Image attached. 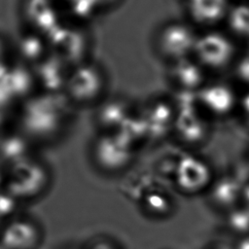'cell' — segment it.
<instances>
[{"label":"cell","mask_w":249,"mask_h":249,"mask_svg":"<svg viewBox=\"0 0 249 249\" xmlns=\"http://www.w3.org/2000/svg\"><path fill=\"white\" fill-rule=\"evenodd\" d=\"M193 54L203 68L219 70L232 60L234 46L231 40L223 33L205 32L197 36Z\"/></svg>","instance_id":"obj_1"},{"label":"cell","mask_w":249,"mask_h":249,"mask_svg":"<svg viewBox=\"0 0 249 249\" xmlns=\"http://www.w3.org/2000/svg\"><path fill=\"white\" fill-rule=\"evenodd\" d=\"M47 173L34 163H17L5 182V190L18 200L37 196L47 185Z\"/></svg>","instance_id":"obj_2"},{"label":"cell","mask_w":249,"mask_h":249,"mask_svg":"<svg viewBox=\"0 0 249 249\" xmlns=\"http://www.w3.org/2000/svg\"><path fill=\"white\" fill-rule=\"evenodd\" d=\"M197 35L183 23H171L160 34L159 45L161 53L174 62L189 57L194 53Z\"/></svg>","instance_id":"obj_3"},{"label":"cell","mask_w":249,"mask_h":249,"mask_svg":"<svg viewBox=\"0 0 249 249\" xmlns=\"http://www.w3.org/2000/svg\"><path fill=\"white\" fill-rule=\"evenodd\" d=\"M0 243L4 249H36L40 243V232L28 221H13L2 229Z\"/></svg>","instance_id":"obj_4"},{"label":"cell","mask_w":249,"mask_h":249,"mask_svg":"<svg viewBox=\"0 0 249 249\" xmlns=\"http://www.w3.org/2000/svg\"><path fill=\"white\" fill-rule=\"evenodd\" d=\"M197 98L200 106L216 116L228 115L236 103L234 92L224 84L203 86L197 91Z\"/></svg>","instance_id":"obj_5"},{"label":"cell","mask_w":249,"mask_h":249,"mask_svg":"<svg viewBox=\"0 0 249 249\" xmlns=\"http://www.w3.org/2000/svg\"><path fill=\"white\" fill-rule=\"evenodd\" d=\"M174 124L177 133L187 143L200 142L208 132L207 124L199 115L196 106L180 109Z\"/></svg>","instance_id":"obj_6"},{"label":"cell","mask_w":249,"mask_h":249,"mask_svg":"<svg viewBox=\"0 0 249 249\" xmlns=\"http://www.w3.org/2000/svg\"><path fill=\"white\" fill-rule=\"evenodd\" d=\"M191 18L200 25H213L229 13L228 0H188Z\"/></svg>","instance_id":"obj_7"},{"label":"cell","mask_w":249,"mask_h":249,"mask_svg":"<svg viewBox=\"0 0 249 249\" xmlns=\"http://www.w3.org/2000/svg\"><path fill=\"white\" fill-rule=\"evenodd\" d=\"M172 76L182 90L197 92L204 85V68L189 57L174 62Z\"/></svg>","instance_id":"obj_8"},{"label":"cell","mask_w":249,"mask_h":249,"mask_svg":"<svg viewBox=\"0 0 249 249\" xmlns=\"http://www.w3.org/2000/svg\"><path fill=\"white\" fill-rule=\"evenodd\" d=\"M228 21L232 32L247 38L249 36V5H238L228 13Z\"/></svg>","instance_id":"obj_9"},{"label":"cell","mask_w":249,"mask_h":249,"mask_svg":"<svg viewBox=\"0 0 249 249\" xmlns=\"http://www.w3.org/2000/svg\"><path fill=\"white\" fill-rule=\"evenodd\" d=\"M18 208V199L6 190L0 192V219L11 218Z\"/></svg>","instance_id":"obj_10"},{"label":"cell","mask_w":249,"mask_h":249,"mask_svg":"<svg viewBox=\"0 0 249 249\" xmlns=\"http://www.w3.org/2000/svg\"><path fill=\"white\" fill-rule=\"evenodd\" d=\"M235 73L241 82L249 85V55L240 59L236 65Z\"/></svg>","instance_id":"obj_11"},{"label":"cell","mask_w":249,"mask_h":249,"mask_svg":"<svg viewBox=\"0 0 249 249\" xmlns=\"http://www.w3.org/2000/svg\"><path fill=\"white\" fill-rule=\"evenodd\" d=\"M89 249H115L110 243L104 242V241H99L94 244H92Z\"/></svg>","instance_id":"obj_12"},{"label":"cell","mask_w":249,"mask_h":249,"mask_svg":"<svg viewBox=\"0 0 249 249\" xmlns=\"http://www.w3.org/2000/svg\"><path fill=\"white\" fill-rule=\"evenodd\" d=\"M242 108L246 116L249 118V92L244 96L242 101Z\"/></svg>","instance_id":"obj_13"},{"label":"cell","mask_w":249,"mask_h":249,"mask_svg":"<svg viewBox=\"0 0 249 249\" xmlns=\"http://www.w3.org/2000/svg\"><path fill=\"white\" fill-rule=\"evenodd\" d=\"M5 184V181H4V177H3V174L1 173L0 171V192L2 191V188H3V185Z\"/></svg>","instance_id":"obj_14"},{"label":"cell","mask_w":249,"mask_h":249,"mask_svg":"<svg viewBox=\"0 0 249 249\" xmlns=\"http://www.w3.org/2000/svg\"><path fill=\"white\" fill-rule=\"evenodd\" d=\"M2 223H3V221L0 219V232H1V231H2Z\"/></svg>","instance_id":"obj_15"},{"label":"cell","mask_w":249,"mask_h":249,"mask_svg":"<svg viewBox=\"0 0 249 249\" xmlns=\"http://www.w3.org/2000/svg\"><path fill=\"white\" fill-rule=\"evenodd\" d=\"M0 249H4V247L1 245V243H0Z\"/></svg>","instance_id":"obj_16"},{"label":"cell","mask_w":249,"mask_h":249,"mask_svg":"<svg viewBox=\"0 0 249 249\" xmlns=\"http://www.w3.org/2000/svg\"><path fill=\"white\" fill-rule=\"evenodd\" d=\"M246 39H247V40H248V46H249V36H248V37H247V38H246Z\"/></svg>","instance_id":"obj_17"}]
</instances>
